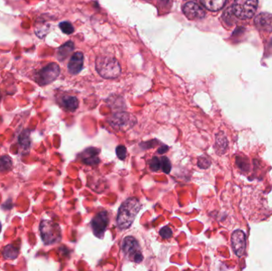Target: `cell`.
I'll list each match as a JSON object with an SVG mask.
<instances>
[{
    "instance_id": "obj_2",
    "label": "cell",
    "mask_w": 272,
    "mask_h": 271,
    "mask_svg": "<svg viewBox=\"0 0 272 271\" xmlns=\"http://www.w3.org/2000/svg\"><path fill=\"white\" fill-rule=\"evenodd\" d=\"M96 68L99 74L104 78H116L121 74V65L115 58L108 57L98 58Z\"/></svg>"
},
{
    "instance_id": "obj_6",
    "label": "cell",
    "mask_w": 272,
    "mask_h": 271,
    "mask_svg": "<svg viewBox=\"0 0 272 271\" xmlns=\"http://www.w3.org/2000/svg\"><path fill=\"white\" fill-rule=\"evenodd\" d=\"M60 74V67L56 63H51L44 67L37 74V82L40 85L52 83Z\"/></svg>"
},
{
    "instance_id": "obj_11",
    "label": "cell",
    "mask_w": 272,
    "mask_h": 271,
    "mask_svg": "<svg viewBox=\"0 0 272 271\" xmlns=\"http://www.w3.org/2000/svg\"><path fill=\"white\" fill-rule=\"evenodd\" d=\"M99 153H100V150L90 147V148L85 150L80 154V157L83 163L89 165V166H96L100 162V158L98 157Z\"/></svg>"
},
{
    "instance_id": "obj_28",
    "label": "cell",
    "mask_w": 272,
    "mask_h": 271,
    "mask_svg": "<svg viewBox=\"0 0 272 271\" xmlns=\"http://www.w3.org/2000/svg\"><path fill=\"white\" fill-rule=\"evenodd\" d=\"M169 147L166 145H162L159 148H158V151H157V153H159V154H163V153H166L168 151Z\"/></svg>"
},
{
    "instance_id": "obj_9",
    "label": "cell",
    "mask_w": 272,
    "mask_h": 271,
    "mask_svg": "<svg viewBox=\"0 0 272 271\" xmlns=\"http://www.w3.org/2000/svg\"><path fill=\"white\" fill-rule=\"evenodd\" d=\"M135 120L134 117L131 118V115L127 113H117L114 116H112L111 119L110 123L113 127L119 130L125 129V126L127 128H131V126L135 124Z\"/></svg>"
},
{
    "instance_id": "obj_14",
    "label": "cell",
    "mask_w": 272,
    "mask_h": 271,
    "mask_svg": "<svg viewBox=\"0 0 272 271\" xmlns=\"http://www.w3.org/2000/svg\"><path fill=\"white\" fill-rule=\"evenodd\" d=\"M60 105L62 106V108L68 112H73L78 108L79 101H78L77 98L75 97V96L66 95V96H64L60 100Z\"/></svg>"
},
{
    "instance_id": "obj_21",
    "label": "cell",
    "mask_w": 272,
    "mask_h": 271,
    "mask_svg": "<svg viewBox=\"0 0 272 271\" xmlns=\"http://www.w3.org/2000/svg\"><path fill=\"white\" fill-rule=\"evenodd\" d=\"M59 27H60L61 31L63 33H66V34H70L74 31V28L69 22H62V23H60Z\"/></svg>"
},
{
    "instance_id": "obj_1",
    "label": "cell",
    "mask_w": 272,
    "mask_h": 271,
    "mask_svg": "<svg viewBox=\"0 0 272 271\" xmlns=\"http://www.w3.org/2000/svg\"><path fill=\"white\" fill-rule=\"evenodd\" d=\"M142 205L136 197H130L121 205L119 209L117 222L121 230L128 229L137 216Z\"/></svg>"
},
{
    "instance_id": "obj_27",
    "label": "cell",
    "mask_w": 272,
    "mask_h": 271,
    "mask_svg": "<svg viewBox=\"0 0 272 271\" xmlns=\"http://www.w3.org/2000/svg\"><path fill=\"white\" fill-rule=\"evenodd\" d=\"M159 143L158 140L154 139V140H151V141L147 142V143H141L140 144V147H142V148H144V150L146 149H151V148H153L154 146L157 145L156 143Z\"/></svg>"
},
{
    "instance_id": "obj_19",
    "label": "cell",
    "mask_w": 272,
    "mask_h": 271,
    "mask_svg": "<svg viewBox=\"0 0 272 271\" xmlns=\"http://www.w3.org/2000/svg\"><path fill=\"white\" fill-rule=\"evenodd\" d=\"M12 167V160L8 156L0 157V172H5L11 170Z\"/></svg>"
},
{
    "instance_id": "obj_20",
    "label": "cell",
    "mask_w": 272,
    "mask_h": 271,
    "mask_svg": "<svg viewBox=\"0 0 272 271\" xmlns=\"http://www.w3.org/2000/svg\"><path fill=\"white\" fill-rule=\"evenodd\" d=\"M161 168H162V170L165 174H170L171 171V162L169 159L168 157H161Z\"/></svg>"
},
{
    "instance_id": "obj_15",
    "label": "cell",
    "mask_w": 272,
    "mask_h": 271,
    "mask_svg": "<svg viewBox=\"0 0 272 271\" xmlns=\"http://www.w3.org/2000/svg\"><path fill=\"white\" fill-rule=\"evenodd\" d=\"M205 7L212 11H217L224 7L226 0H201Z\"/></svg>"
},
{
    "instance_id": "obj_7",
    "label": "cell",
    "mask_w": 272,
    "mask_h": 271,
    "mask_svg": "<svg viewBox=\"0 0 272 271\" xmlns=\"http://www.w3.org/2000/svg\"><path fill=\"white\" fill-rule=\"evenodd\" d=\"M109 224V217L106 211H102L96 214V216L91 222V229L94 235L98 238H104V233L106 232Z\"/></svg>"
},
{
    "instance_id": "obj_4",
    "label": "cell",
    "mask_w": 272,
    "mask_h": 271,
    "mask_svg": "<svg viewBox=\"0 0 272 271\" xmlns=\"http://www.w3.org/2000/svg\"><path fill=\"white\" fill-rule=\"evenodd\" d=\"M122 251L125 258L133 263H140L144 259L141 246L138 240L132 236L125 237L122 243Z\"/></svg>"
},
{
    "instance_id": "obj_18",
    "label": "cell",
    "mask_w": 272,
    "mask_h": 271,
    "mask_svg": "<svg viewBox=\"0 0 272 271\" xmlns=\"http://www.w3.org/2000/svg\"><path fill=\"white\" fill-rule=\"evenodd\" d=\"M227 144H228V142H227L226 138L224 136H220V135H217L216 139V145H215V148H216V152L222 151L224 153L226 150Z\"/></svg>"
},
{
    "instance_id": "obj_5",
    "label": "cell",
    "mask_w": 272,
    "mask_h": 271,
    "mask_svg": "<svg viewBox=\"0 0 272 271\" xmlns=\"http://www.w3.org/2000/svg\"><path fill=\"white\" fill-rule=\"evenodd\" d=\"M258 0H236L234 13L241 19H251L257 9Z\"/></svg>"
},
{
    "instance_id": "obj_26",
    "label": "cell",
    "mask_w": 272,
    "mask_h": 271,
    "mask_svg": "<svg viewBox=\"0 0 272 271\" xmlns=\"http://www.w3.org/2000/svg\"><path fill=\"white\" fill-rule=\"evenodd\" d=\"M198 166L201 169H207L210 167V161L206 157H200L198 158Z\"/></svg>"
},
{
    "instance_id": "obj_22",
    "label": "cell",
    "mask_w": 272,
    "mask_h": 271,
    "mask_svg": "<svg viewBox=\"0 0 272 271\" xmlns=\"http://www.w3.org/2000/svg\"><path fill=\"white\" fill-rule=\"evenodd\" d=\"M149 167L152 171H158L161 169V160L158 157H154L150 160Z\"/></svg>"
},
{
    "instance_id": "obj_8",
    "label": "cell",
    "mask_w": 272,
    "mask_h": 271,
    "mask_svg": "<svg viewBox=\"0 0 272 271\" xmlns=\"http://www.w3.org/2000/svg\"><path fill=\"white\" fill-rule=\"evenodd\" d=\"M233 251L238 257L243 255L246 247V236L241 230H237L233 232L231 238Z\"/></svg>"
},
{
    "instance_id": "obj_16",
    "label": "cell",
    "mask_w": 272,
    "mask_h": 271,
    "mask_svg": "<svg viewBox=\"0 0 272 271\" xmlns=\"http://www.w3.org/2000/svg\"><path fill=\"white\" fill-rule=\"evenodd\" d=\"M73 49H74V46H73V43L72 42H66L63 46H60L58 50V53H57V56H58L59 60L62 61L64 59H66L69 57V54L72 53Z\"/></svg>"
},
{
    "instance_id": "obj_3",
    "label": "cell",
    "mask_w": 272,
    "mask_h": 271,
    "mask_svg": "<svg viewBox=\"0 0 272 271\" xmlns=\"http://www.w3.org/2000/svg\"><path fill=\"white\" fill-rule=\"evenodd\" d=\"M39 229L42 240L46 245L54 244L61 240V229L57 223L51 220H42Z\"/></svg>"
},
{
    "instance_id": "obj_24",
    "label": "cell",
    "mask_w": 272,
    "mask_h": 271,
    "mask_svg": "<svg viewBox=\"0 0 272 271\" xmlns=\"http://www.w3.org/2000/svg\"><path fill=\"white\" fill-rule=\"evenodd\" d=\"M19 143L23 147V149H28L30 147L29 134L24 132L23 135H20L19 136Z\"/></svg>"
},
{
    "instance_id": "obj_30",
    "label": "cell",
    "mask_w": 272,
    "mask_h": 271,
    "mask_svg": "<svg viewBox=\"0 0 272 271\" xmlns=\"http://www.w3.org/2000/svg\"><path fill=\"white\" fill-rule=\"evenodd\" d=\"M0 97H1V95H0Z\"/></svg>"
},
{
    "instance_id": "obj_29",
    "label": "cell",
    "mask_w": 272,
    "mask_h": 271,
    "mask_svg": "<svg viewBox=\"0 0 272 271\" xmlns=\"http://www.w3.org/2000/svg\"><path fill=\"white\" fill-rule=\"evenodd\" d=\"M0 232H1V224H0Z\"/></svg>"
},
{
    "instance_id": "obj_17",
    "label": "cell",
    "mask_w": 272,
    "mask_h": 271,
    "mask_svg": "<svg viewBox=\"0 0 272 271\" xmlns=\"http://www.w3.org/2000/svg\"><path fill=\"white\" fill-rule=\"evenodd\" d=\"M2 255L5 259H15L19 255V250L13 245H8L5 247Z\"/></svg>"
},
{
    "instance_id": "obj_10",
    "label": "cell",
    "mask_w": 272,
    "mask_h": 271,
    "mask_svg": "<svg viewBox=\"0 0 272 271\" xmlns=\"http://www.w3.org/2000/svg\"><path fill=\"white\" fill-rule=\"evenodd\" d=\"M183 12L190 20L202 19L206 16V12L199 5L193 2H186L183 6Z\"/></svg>"
},
{
    "instance_id": "obj_12",
    "label": "cell",
    "mask_w": 272,
    "mask_h": 271,
    "mask_svg": "<svg viewBox=\"0 0 272 271\" xmlns=\"http://www.w3.org/2000/svg\"><path fill=\"white\" fill-rule=\"evenodd\" d=\"M84 63V55L82 53L77 52L73 54L69 60V73L71 74L76 75L79 73L82 69Z\"/></svg>"
},
{
    "instance_id": "obj_23",
    "label": "cell",
    "mask_w": 272,
    "mask_h": 271,
    "mask_svg": "<svg viewBox=\"0 0 272 271\" xmlns=\"http://www.w3.org/2000/svg\"><path fill=\"white\" fill-rule=\"evenodd\" d=\"M159 235H160L161 237L164 240H168V239H171L173 236V231L170 227L168 226H166V227H163L162 229L159 231Z\"/></svg>"
},
{
    "instance_id": "obj_25",
    "label": "cell",
    "mask_w": 272,
    "mask_h": 271,
    "mask_svg": "<svg viewBox=\"0 0 272 271\" xmlns=\"http://www.w3.org/2000/svg\"><path fill=\"white\" fill-rule=\"evenodd\" d=\"M119 159L125 160L127 157V148L124 146H118L116 149Z\"/></svg>"
},
{
    "instance_id": "obj_13",
    "label": "cell",
    "mask_w": 272,
    "mask_h": 271,
    "mask_svg": "<svg viewBox=\"0 0 272 271\" xmlns=\"http://www.w3.org/2000/svg\"><path fill=\"white\" fill-rule=\"evenodd\" d=\"M256 25L260 30L272 31V16L269 14L263 13L258 15L256 19Z\"/></svg>"
}]
</instances>
